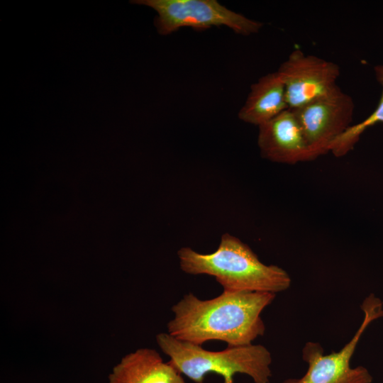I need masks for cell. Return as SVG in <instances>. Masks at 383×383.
I'll use <instances>...</instances> for the list:
<instances>
[{
	"label": "cell",
	"mask_w": 383,
	"mask_h": 383,
	"mask_svg": "<svg viewBox=\"0 0 383 383\" xmlns=\"http://www.w3.org/2000/svg\"><path fill=\"white\" fill-rule=\"evenodd\" d=\"M275 296L269 292L223 290L215 298L201 299L193 293L186 294L172 307L167 333L199 345L211 340L228 346L252 344L265 332L261 313Z\"/></svg>",
	"instance_id": "obj_1"
},
{
	"label": "cell",
	"mask_w": 383,
	"mask_h": 383,
	"mask_svg": "<svg viewBox=\"0 0 383 383\" xmlns=\"http://www.w3.org/2000/svg\"><path fill=\"white\" fill-rule=\"evenodd\" d=\"M258 127L257 145L262 157L289 165L310 161L306 142L293 110L287 109Z\"/></svg>",
	"instance_id": "obj_8"
},
{
	"label": "cell",
	"mask_w": 383,
	"mask_h": 383,
	"mask_svg": "<svg viewBox=\"0 0 383 383\" xmlns=\"http://www.w3.org/2000/svg\"><path fill=\"white\" fill-rule=\"evenodd\" d=\"M382 306L374 294L363 301V321L353 337L338 352L325 355L318 343L307 342L302 349V358L308 364L306 372L300 378H289L281 383H372L369 370L363 366L352 367L350 361L366 328L383 316Z\"/></svg>",
	"instance_id": "obj_4"
},
{
	"label": "cell",
	"mask_w": 383,
	"mask_h": 383,
	"mask_svg": "<svg viewBox=\"0 0 383 383\" xmlns=\"http://www.w3.org/2000/svg\"><path fill=\"white\" fill-rule=\"evenodd\" d=\"M156 342L170 357L169 362L195 383H204L205 376L211 372L221 375L223 383H233L236 374L249 376L254 383H271L272 355L262 345L227 346L223 350L211 351L168 333L157 334Z\"/></svg>",
	"instance_id": "obj_3"
},
{
	"label": "cell",
	"mask_w": 383,
	"mask_h": 383,
	"mask_svg": "<svg viewBox=\"0 0 383 383\" xmlns=\"http://www.w3.org/2000/svg\"><path fill=\"white\" fill-rule=\"evenodd\" d=\"M157 13L155 26L161 35H168L183 27L204 30L227 26L235 33L248 35L259 32L263 24L233 11L216 0H135Z\"/></svg>",
	"instance_id": "obj_5"
},
{
	"label": "cell",
	"mask_w": 383,
	"mask_h": 383,
	"mask_svg": "<svg viewBox=\"0 0 383 383\" xmlns=\"http://www.w3.org/2000/svg\"><path fill=\"white\" fill-rule=\"evenodd\" d=\"M109 383H186L182 374L154 349L139 348L121 358Z\"/></svg>",
	"instance_id": "obj_9"
},
{
	"label": "cell",
	"mask_w": 383,
	"mask_h": 383,
	"mask_svg": "<svg viewBox=\"0 0 383 383\" xmlns=\"http://www.w3.org/2000/svg\"><path fill=\"white\" fill-rule=\"evenodd\" d=\"M374 74L378 82L383 86V64L374 67Z\"/></svg>",
	"instance_id": "obj_12"
},
{
	"label": "cell",
	"mask_w": 383,
	"mask_h": 383,
	"mask_svg": "<svg viewBox=\"0 0 383 383\" xmlns=\"http://www.w3.org/2000/svg\"><path fill=\"white\" fill-rule=\"evenodd\" d=\"M292 110L303 131L311 161L330 152L333 142L352 126L354 103L339 87L324 97Z\"/></svg>",
	"instance_id": "obj_6"
},
{
	"label": "cell",
	"mask_w": 383,
	"mask_h": 383,
	"mask_svg": "<svg viewBox=\"0 0 383 383\" xmlns=\"http://www.w3.org/2000/svg\"><path fill=\"white\" fill-rule=\"evenodd\" d=\"M287 109L284 86L276 71L252 84L238 117L245 123L259 126Z\"/></svg>",
	"instance_id": "obj_10"
},
{
	"label": "cell",
	"mask_w": 383,
	"mask_h": 383,
	"mask_svg": "<svg viewBox=\"0 0 383 383\" xmlns=\"http://www.w3.org/2000/svg\"><path fill=\"white\" fill-rule=\"evenodd\" d=\"M383 123V89L374 111L362 122L352 125L335 139L330 147V152L335 157H342L352 150L361 134L377 123Z\"/></svg>",
	"instance_id": "obj_11"
},
{
	"label": "cell",
	"mask_w": 383,
	"mask_h": 383,
	"mask_svg": "<svg viewBox=\"0 0 383 383\" xmlns=\"http://www.w3.org/2000/svg\"><path fill=\"white\" fill-rule=\"evenodd\" d=\"M277 72L284 86L288 109H296L324 97L339 87V66L302 50H293Z\"/></svg>",
	"instance_id": "obj_7"
},
{
	"label": "cell",
	"mask_w": 383,
	"mask_h": 383,
	"mask_svg": "<svg viewBox=\"0 0 383 383\" xmlns=\"http://www.w3.org/2000/svg\"><path fill=\"white\" fill-rule=\"evenodd\" d=\"M179 267L185 273L213 277L224 291L277 294L291 285L289 274L274 265H265L245 243L225 233L211 253H199L189 247L177 252Z\"/></svg>",
	"instance_id": "obj_2"
}]
</instances>
